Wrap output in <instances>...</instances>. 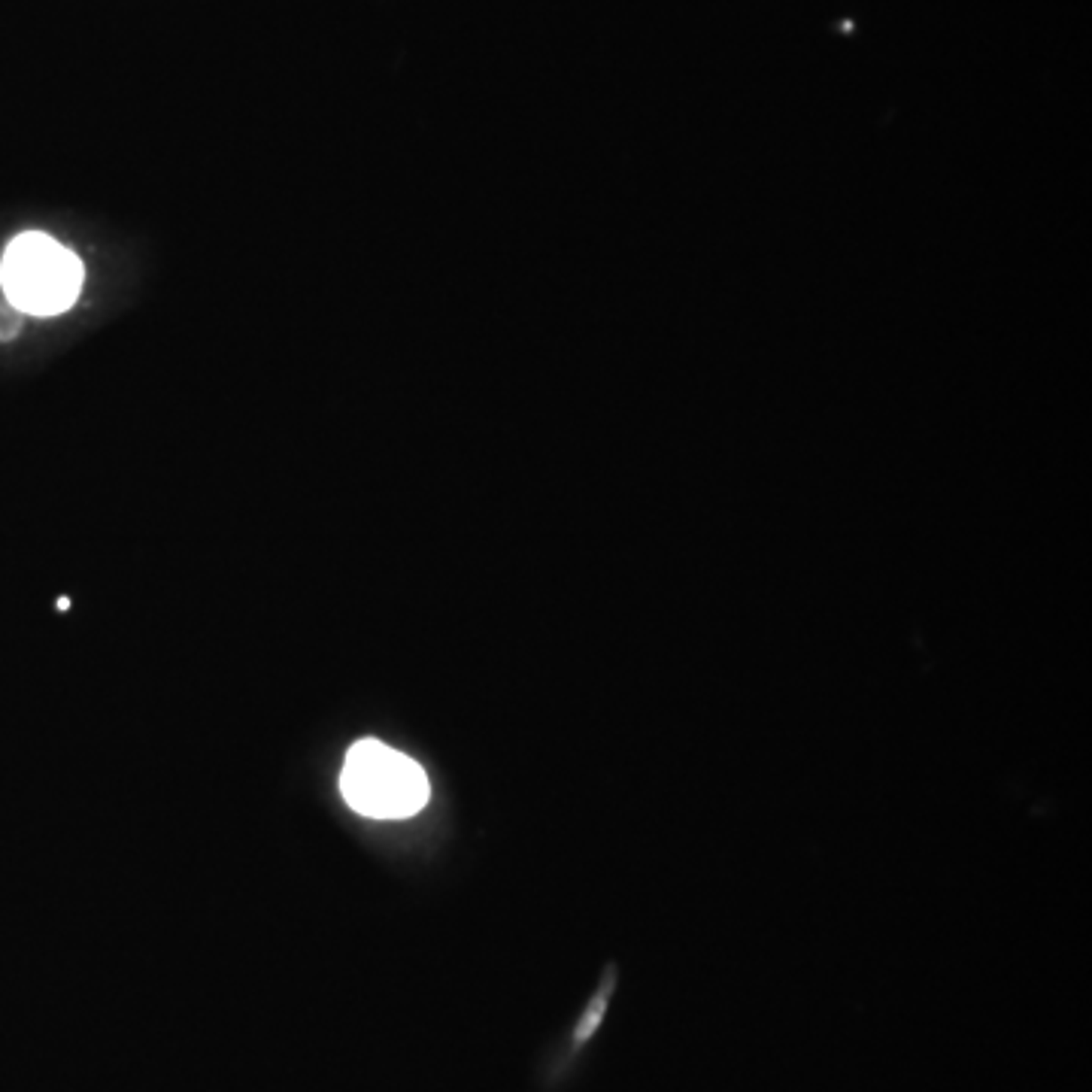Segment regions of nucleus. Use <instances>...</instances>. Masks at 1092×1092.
I'll list each match as a JSON object with an SVG mask.
<instances>
[{
    "label": "nucleus",
    "instance_id": "1",
    "mask_svg": "<svg viewBox=\"0 0 1092 1092\" xmlns=\"http://www.w3.org/2000/svg\"><path fill=\"white\" fill-rule=\"evenodd\" d=\"M83 261L55 237L40 231L19 234L0 261V285L25 316H58L83 292Z\"/></svg>",
    "mask_w": 1092,
    "mask_h": 1092
},
{
    "label": "nucleus",
    "instance_id": "2",
    "mask_svg": "<svg viewBox=\"0 0 1092 1092\" xmlns=\"http://www.w3.org/2000/svg\"><path fill=\"white\" fill-rule=\"evenodd\" d=\"M341 792L361 816L407 819L425 807L431 786L419 762L367 737L346 752Z\"/></svg>",
    "mask_w": 1092,
    "mask_h": 1092
},
{
    "label": "nucleus",
    "instance_id": "3",
    "mask_svg": "<svg viewBox=\"0 0 1092 1092\" xmlns=\"http://www.w3.org/2000/svg\"><path fill=\"white\" fill-rule=\"evenodd\" d=\"M21 328H25V313L12 307L10 301H4V304H0V343L16 341L21 334Z\"/></svg>",
    "mask_w": 1092,
    "mask_h": 1092
}]
</instances>
